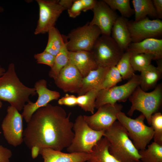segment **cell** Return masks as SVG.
Returning a JSON list of instances; mask_svg holds the SVG:
<instances>
[{
    "label": "cell",
    "instance_id": "cell-1",
    "mask_svg": "<svg viewBox=\"0 0 162 162\" xmlns=\"http://www.w3.org/2000/svg\"><path fill=\"white\" fill-rule=\"evenodd\" d=\"M71 113L48 104L33 114L23 132V142L29 149L50 148L61 151L70 144L74 133Z\"/></svg>",
    "mask_w": 162,
    "mask_h": 162
},
{
    "label": "cell",
    "instance_id": "cell-2",
    "mask_svg": "<svg viewBox=\"0 0 162 162\" xmlns=\"http://www.w3.org/2000/svg\"><path fill=\"white\" fill-rule=\"evenodd\" d=\"M37 94L34 88L28 87L18 77L14 63H10L4 74L0 77V100L7 101L18 111L23 110L30 96Z\"/></svg>",
    "mask_w": 162,
    "mask_h": 162
},
{
    "label": "cell",
    "instance_id": "cell-3",
    "mask_svg": "<svg viewBox=\"0 0 162 162\" xmlns=\"http://www.w3.org/2000/svg\"><path fill=\"white\" fill-rule=\"evenodd\" d=\"M110 154L120 162H136L140 157L125 128L118 121L104 131Z\"/></svg>",
    "mask_w": 162,
    "mask_h": 162
},
{
    "label": "cell",
    "instance_id": "cell-4",
    "mask_svg": "<svg viewBox=\"0 0 162 162\" xmlns=\"http://www.w3.org/2000/svg\"><path fill=\"white\" fill-rule=\"evenodd\" d=\"M128 99L131 106L127 114L131 116L135 111H139L150 125L152 115L158 111L162 104V84L157 85L153 91L148 92L143 91L139 86Z\"/></svg>",
    "mask_w": 162,
    "mask_h": 162
},
{
    "label": "cell",
    "instance_id": "cell-5",
    "mask_svg": "<svg viewBox=\"0 0 162 162\" xmlns=\"http://www.w3.org/2000/svg\"><path fill=\"white\" fill-rule=\"evenodd\" d=\"M74 136L67 150L70 153L90 154L92 149L103 136L104 130L91 128L85 121L83 115L78 116L73 123Z\"/></svg>",
    "mask_w": 162,
    "mask_h": 162
},
{
    "label": "cell",
    "instance_id": "cell-6",
    "mask_svg": "<svg viewBox=\"0 0 162 162\" xmlns=\"http://www.w3.org/2000/svg\"><path fill=\"white\" fill-rule=\"evenodd\" d=\"M117 116L136 149L138 151L146 149L153 138L154 132L152 126H148L145 124L144 116L141 114L135 119H133L121 111Z\"/></svg>",
    "mask_w": 162,
    "mask_h": 162
},
{
    "label": "cell",
    "instance_id": "cell-7",
    "mask_svg": "<svg viewBox=\"0 0 162 162\" xmlns=\"http://www.w3.org/2000/svg\"><path fill=\"white\" fill-rule=\"evenodd\" d=\"M98 67L116 66L124 52L111 36L101 34L90 51Z\"/></svg>",
    "mask_w": 162,
    "mask_h": 162
},
{
    "label": "cell",
    "instance_id": "cell-8",
    "mask_svg": "<svg viewBox=\"0 0 162 162\" xmlns=\"http://www.w3.org/2000/svg\"><path fill=\"white\" fill-rule=\"evenodd\" d=\"M140 83L139 75L134 74L125 83L99 91L95 102V108L106 104L114 105L117 102H124L128 99Z\"/></svg>",
    "mask_w": 162,
    "mask_h": 162
},
{
    "label": "cell",
    "instance_id": "cell-9",
    "mask_svg": "<svg viewBox=\"0 0 162 162\" xmlns=\"http://www.w3.org/2000/svg\"><path fill=\"white\" fill-rule=\"evenodd\" d=\"M101 34L97 26L89 23L72 30L68 34L69 40L65 42L69 51H84L90 52L94 43Z\"/></svg>",
    "mask_w": 162,
    "mask_h": 162
},
{
    "label": "cell",
    "instance_id": "cell-10",
    "mask_svg": "<svg viewBox=\"0 0 162 162\" xmlns=\"http://www.w3.org/2000/svg\"><path fill=\"white\" fill-rule=\"evenodd\" d=\"M7 113L1 124L4 136L8 143L17 147L23 142V117L16 108L7 107Z\"/></svg>",
    "mask_w": 162,
    "mask_h": 162
},
{
    "label": "cell",
    "instance_id": "cell-11",
    "mask_svg": "<svg viewBox=\"0 0 162 162\" xmlns=\"http://www.w3.org/2000/svg\"><path fill=\"white\" fill-rule=\"evenodd\" d=\"M39 8V16L34 32L35 35L44 34L55 25L60 15L65 10L57 0H36Z\"/></svg>",
    "mask_w": 162,
    "mask_h": 162
},
{
    "label": "cell",
    "instance_id": "cell-12",
    "mask_svg": "<svg viewBox=\"0 0 162 162\" xmlns=\"http://www.w3.org/2000/svg\"><path fill=\"white\" fill-rule=\"evenodd\" d=\"M122 108V105L117 103L113 105L106 104L99 107L97 112L92 115L83 116L92 129L104 131L111 127L117 119V115Z\"/></svg>",
    "mask_w": 162,
    "mask_h": 162
},
{
    "label": "cell",
    "instance_id": "cell-13",
    "mask_svg": "<svg viewBox=\"0 0 162 162\" xmlns=\"http://www.w3.org/2000/svg\"><path fill=\"white\" fill-rule=\"evenodd\" d=\"M128 28L132 43H137L149 38H156L162 35V21L146 17L137 22L128 21Z\"/></svg>",
    "mask_w": 162,
    "mask_h": 162
},
{
    "label": "cell",
    "instance_id": "cell-14",
    "mask_svg": "<svg viewBox=\"0 0 162 162\" xmlns=\"http://www.w3.org/2000/svg\"><path fill=\"white\" fill-rule=\"evenodd\" d=\"M34 88L38 95V98L34 102L30 101L25 104L21 114L26 123L30 120L33 114L38 109L46 106L52 100H58L60 96L59 92L47 88V81L44 79L37 81Z\"/></svg>",
    "mask_w": 162,
    "mask_h": 162
},
{
    "label": "cell",
    "instance_id": "cell-15",
    "mask_svg": "<svg viewBox=\"0 0 162 162\" xmlns=\"http://www.w3.org/2000/svg\"><path fill=\"white\" fill-rule=\"evenodd\" d=\"M92 10L93 16L89 24L98 28L101 34L111 36L112 27L118 17L117 13L103 0L97 1Z\"/></svg>",
    "mask_w": 162,
    "mask_h": 162
},
{
    "label": "cell",
    "instance_id": "cell-16",
    "mask_svg": "<svg viewBox=\"0 0 162 162\" xmlns=\"http://www.w3.org/2000/svg\"><path fill=\"white\" fill-rule=\"evenodd\" d=\"M83 77L76 67L69 61L55 80L56 86L65 92L78 93Z\"/></svg>",
    "mask_w": 162,
    "mask_h": 162
},
{
    "label": "cell",
    "instance_id": "cell-17",
    "mask_svg": "<svg viewBox=\"0 0 162 162\" xmlns=\"http://www.w3.org/2000/svg\"><path fill=\"white\" fill-rule=\"evenodd\" d=\"M39 154L44 162H85L90 158V154L84 153H65L50 148L40 150Z\"/></svg>",
    "mask_w": 162,
    "mask_h": 162
},
{
    "label": "cell",
    "instance_id": "cell-18",
    "mask_svg": "<svg viewBox=\"0 0 162 162\" xmlns=\"http://www.w3.org/2000/svg\"><path fill=\"white\" fill-rule=\"evenodd\" d=\"M127 50L132 54L144 53L152 54L155 57V60L162 59V39L149 38L140 42L131 43Z\"/></svg>",
    "mask_w": 162,
    "mask_h": 162
},
{
    "label": "cell",
    "instance_id": "cell-19",
    "mask_svg": "<svg viewBox=\"0 0 162 162\" xmlns=\"http://www.w3.org/2000/svg\"><path fill=\"white\" fill-rule=\"evenodd\" d=\"M68 57L69 62L76 67L83 78L98 67L90 52L69 51Z\"/></svg>",
    "mask_w": 162,
    "mask_h": 162
},
{
    "label": "cell",
    "instance_id": "cell-20",
    "mask_svg": "<svg viewBox=\"0 0 162 162\" xmlns=\"http://www.w3.org/2000/svg\"><path fill=\"white\" fill-rule=\"evenodd\" d=\"M158 66L151 64L140 72V86L144 91L154 88L162 75V59L157 60Z\"/></svg>",
    "mask_w": 162,
    "mask_h": 162
},
{
    "label": "cell",
    "instance_id": "cell-21",
    "mask_svg": "<svg viewBox=\"0 0 162 162\" xmlns=\"http://www.w3.org/2000/svg\"><path fill=\"white\" fill-rule=\"evenodd\" d=\"M126 18L118 16L111 30V37L124 51H126L132 43Z\"/></svg>",
    "mask_w": 162,
    "mask_h": 162
},
{
    "label": "cell",
    "instance_id": "cell-22",
    "mask_svg": "<svg viewBox=\"0 0 162 162\" xmlns=\"http://www.w3.org/2000/svg\"><path fill=\"white\" fill-rule=\"evenodd\" d=\"M110 68L98 67L96 69L90 71L82 79L81 88L77 93L78 96L83 95L93 89L99 90Z\"/></svg>",
    "mask_w": 162,
    "mask_h": 162
},
{
    "label": "cell",
    "instance_id": "cell-23",
    "mask_svg": "<svg viewBox=\"0 0 162 162\" xmlns=\"http://www.w3.org/2000/svg\"><path fill=\"white\" fill-rule=\"evenodd\" d=\"M109 148L107 140L102 137L93 148L87 162H120L110 154Z\"/></svg>",
    "mask_w": 162,
    "mask_h": 162
},
{
    "label": "cell",
    "instance_id": "cell-24",
    "mask_svg": "<svg viewBox=\"0 0 162 162\" xmlns=\"http://www.w3.org/2000/svg\"><path fill=\"white\" fill-rule=\"evenodd\" d=\"M131 2L134 8V22L144 19L147 15L158 18L152 0H133Z\"/></svg>",
    "mask_w": 162,
    "mask_h": 162
},
{
    "label": "cell",
    "instance_id": "cell-25",
    "mask_svg": "<svg viewBox=\"0 0 162 162\" xmlns=\"http://www.w3.org/2000/svg\"><path fill=\"white\" fill-rule=\"evenodd\" d=\"M48 33V42L44 50L56 56L64 45L65 42L59 30L55 26L51 28Z\"/></svg>",
    "mask_w": 162,
    "mask_h": 162
},
{
    "label": "cell",
    "instance_id": "cell-26",
    "mask_svg": "<svg viewBox=\"0 0 162 162\" xmlns=\"http://www.w3.org/2000/svg\"><path fill=\"white\" fill-rule=\"evenodd\" d=\"M142 162H162V145L154 142L138 151Z\"/></svg>",
    "mask_w": 162,
    "mask_h": 162
},
{
    "label": "cell",
    "instance_id": "cell-27",
    "mask_svg": "<svg viewBox=\"0 0 162 162\" xmlns=\"http://www.w3.org/2000/svg\"><path fill=\"white\" fill-rule=\"evenodd\" d=\"M68 52L65 42L62 48L55 56L53 65L49 72L50 77L55 79L61 70L68 63Z\"/></svg>",
    "mask_w": 162,
    "mask_h": 162
},
{
    "label": "cell",
    "instance_id": "cell-28",
    "mask_svg": "<svg viewBox=\"0 0 162 162\" xmlns=\"http://www.w3.org/2000/svg\"><path fill=\"white\" fill-rule=\"evenodd\" d=\"M99 90L94 89L86 92L84 94L77 97V105L86 112L94 113L95 102Z\"/></svg>",
    "mask_w": 162,
    "mask_h": 162
},
{
    "label": "cell",
    "instance_id": "cell-29",
    "mask_svg": "<svg viewBox=\"0 0 162 162\" xmlns=\"http://www.w3.org/2000/svg\"><path fill=\"white\" fill-rule=\"evenodd\" d=\"M131 55L126 50L116 66L123 80L129 79L135 74L130 62Z\"/></svg>",
    "mask_w": 162,
    "mask_h": 162
},
{
    "label": "cell",
    "instance_id": "cell-30",
    "mask_svg": "<svg viewBox=\"0 0 162 162\" xmlns=\"http://www.w3.org/2000/svg\"><path fill=\"white\" fill-rule=\"evenodd\" d=\"M153 60H155L154 56L147 53L131 54L130 57V63L135 71L140 72L151 64Z\"/></svg>",
    "mask_w": 162,
    "mask_h": 162
},
{
    "label": "cell",
    "instance_id": "cell-31",
    "mask_svg": "<svg viewBox=\"0 0 162 162\" xmlns=\"http://www.w3.org/2000/svg\"><path fill=\"white\" fill-rule=\"evenodd\" d=\"M113 10H117L122 16L128 18L134 13V11L130 5L129 0H103Z\"/></svg>",
    "mask_w": 162,
    "mask_h": 162
},
{
    "label": "cell",
    "instance_id": "cell-32",
    "mask_svg": "<svg viewBox=\"0 0 162 162\" xmlns=\"http://www.w3.org/2000/svg\"><path fill=\"white\" fill-rule=\"evenodd\" d=\"M122 80V77L116 67H110L106 74L99 90L107 89L114 86Z\"/></svg>",
    "mask_w": 162,
    "mask_h": 162
},
{
    "label": "cell",
    "instance_id": "cell-33",
    "mask_svg": "<svg viewBox=\"0 0 162 162\" xmlns=\"http://www.w3.org/2000/svg\"><path fill=\"white\" fill-rule=\"evenodd\" d=\"M150 124L154 130V142L162 145V114L157 112L153 114L150 119Z\"/></svg>",
    "mask_w": 162,
    "mask_h": 162
},
{
    "label": "cell",
    "instance_id": "cell-34",
    "mask_svg": "<svg viewBox=\"0 0 162 162\" xmlns=\"http://www.w3.org/2000/svg\"><path fill=\"white\" fill-rule=\"evenodd\" d=\"M34 58L38 64H46L51 68L54 64L55 56L48 52H43L35 54Z\"/></svg>",
    "mask_w": 162,
    "mask_h": 162
},
{
    "label": "cell",
    "instance_id": "cell-35",
    "mask_svg": "<svg viewBox=\"0 0 162 162\" xmlns=\"http://www.w3.org/2000/svg\"><path fill=\"white\" fill-rule=\"evenodd\" d=\"M83 10L81 0H75L71 7L68 10L69 17L75 18L78 16Z\"/></svg>",
    "mask_w": 162,
    "mask_h": 162
},
{
    "label": "cell",
    "instance_id": "cell-36",
    "mask_svg": "<svg viewBox=\"0 0 162 162\" xmlns=\"http://www.w3.org/2000/svg\"><path fill=\"white\" fill-rule=\"evenodd\" d=\"M58 104L60 105L69 106H75L77 105V97L66 93L64 96L58 99Z\"/></svg>",
    "mask_w": 162,
    "mask_h": 162
},
{
    "label": "cell",
    "instance_id": "cell-37",
    "mask_svg": "<svg viewBox=\"0 0 162 162\" xmlns=\"http://www.w3.org/2000/svg\"><path fill=\"white\" fill-rule=\"evenodd\" d=\"M12 154L10 150L0 145V162H10Z\"/></svg>",
    "mask_w": 162,
    "mask_h": 162
},
{
    "label": "cell",
    "instance_id": "cell-38",
    "mask_svg": "<svg viewBox=\"0 0 162 162\" xmlns=\"http://www.w3.org/2000/svg\"><path fill=\"white\" fill-rule=\"evenodd\" d=\"M83 12L92 10L96 5L97 1L95 0H81Z\"/></svg>",
    "mask_w": 162,
    "mask_h": 162
},
{
    "label": "cell",
    "instance_id": "cell-39",
    "mask_svg": "<svg viewBox=\"0 0 162 162\" xmlns=\"http://www.w3.org/2000/svg\"><path fill=\"white\" fill-rule=\"evenodd\" d=\"M158 18H162V0H152Z\"/></svg>",
    "mask_w": 162,
    "mask_h": 162
},
{
    "label": "cell",
    "instance_id": "cell-40",
    "mask_svg": "<svg viewBox=\"0 0 162 162\" xmlns=\"http://www.w3.org/2000/svg\"><path fill=\"white\" fill-rule=\"evenodd\" d=\"M74 0H59V4L65 10L69 9L72 4Z\"/></svg>",
    "mask_w": 162,
    "mask_h": 162
},
{
    "label": "cell",
    "instance_id": "cell-41",
    "mask_svg": "<svg viewBox=\"0 0 162 162\" xmlns=\"http://www.w3.org/2000/svg\"><path fill=\"white\" fill-rule=\"evenodd\" d=\"M5 72L6 70L4 68L0 65V77L2 76Z\"/></svg>",
    "mask_w": 162,
    "mask_h": 162
},
{
    "label": "cell",
    "instance_id": "cell-42",
    "mask_svg": "<svg viewBox=\"0 0 162 162\" xmlns=\"http://www.w3.org/2000/svg\"><path fill=\"white\" fill-rule=\"evenodd\" d=\"M4 11V8L0 6V13H2Z\"/></svg>",
    "mask_w": 162,
    "mask_h": 162
},
{
    "label": "cell",
    "instance_id": "cell-43",
    "mask_svg": "<svg viewBox=\"0 0 162 162\" xmlns=\"http://www.w3.org/2000/svg\"><path fill=\"white\" fill-rule=\"evenodd\" d=\"M2 101L0 100V109L2 107Z\"/></svg>",
    "mask_w": 162,
    "mask_h": 162
},
{
    "label": "cell",
    "instance_id": "cell-44",
    "mask_svg": "<svg viewBox=\"0 0 162 162\" xmlns=\"http://www.w3.org/2000/svg\"><path fill=\"white\" fill-rule=\"evenodd\" d=\"M136 162H142L140 160H138Z\"/></svg>",
    "mask_w": 162,
    "mask_h": 162
}]
</instances>
